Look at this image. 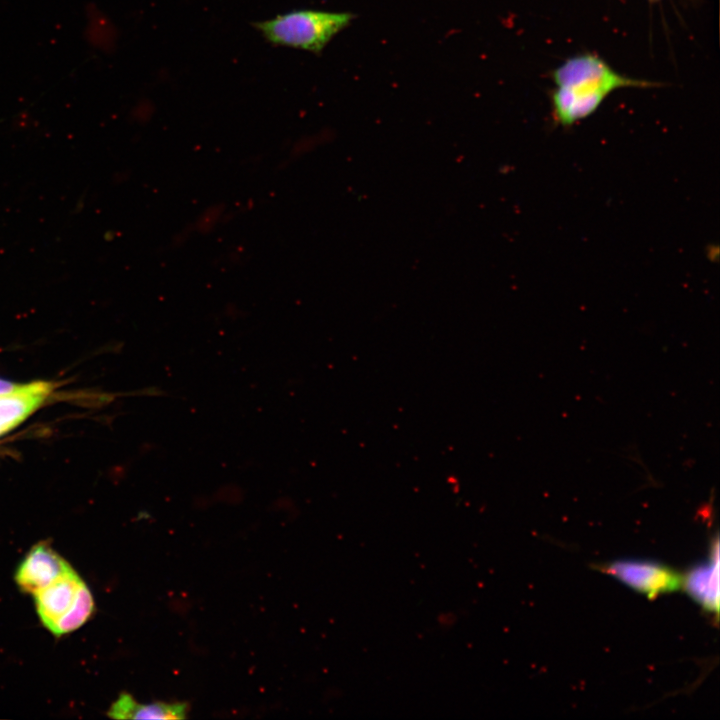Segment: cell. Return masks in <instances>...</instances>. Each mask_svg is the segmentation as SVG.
I'll list each match as a JSON object with an SVG mask.
<instances>
[{"label": "cell", "mask_w": 720, "mask_h": 720, "mask_svg": "<svg viewBox=\"0 0 720 720\" xmlns=\"http://www.w3.org/2000/svg\"><path fill=\"white\" fill-rule=\"evenodd\" d=\"M648 1L654 3V2H659L660 0H648Z\"/></svg>", "instance_id": "obj_11"}, {"label": "cell", "mask_w": 720, "mask_h": 720, "mask_svg": "<svg viewBox=\"0 0 720 720\" xmlns=\"http://www.w3.org/2000/svg\"><path fill=\"white\" fill-rule=\"evenodd\" d=\"M54 388L53 383L36 381L0 395V436L22 423L38 409Z\"/></svg>", "instance_id": "obj_6"}, {"label": "cell", "mask_w": 720, "mask_h": 720, "mask_svg": "<svg viewBox=\"0 0 720 720\" xmlns=\"http://www.w3.org/2000/svg\"><path fill=\"white\" fill-rule=\"evenodd\" d=\"M601 569L649 598L677 591L683 585V576L654 562L616 561Z\"/></svg>", "instance_id": "obj_3"}, {"label": "cell", "mask_w": 720, "mask_h": 720, "mask_svg": "<svg viewBox=\"0 0 720 720\" xmlns=\"http://www.w3.org/2000/svg\"><path fill=\"white\" fill-rule=\"evenodd\" d=\"M355 17L351 12L300 9L256 22L255 27L274 45L318 55Z\"/></svg>", "instance_id": "obj_2"}, {"label": "cell", "mask_w": 720, "mask_h": 720, "mask_svg": "<svg viewBox=\"0 0 720 720\" xmlns=\"http://www.w3.org/2000/svg\"><path fill=\"white\" fill-rule=\"evenodd\" d=\"M683 585L688 594L705 610L718 615L719 544L717 538L712 546L709 561L692 568L687 576L683 577Z\"/></svg>", "instance_id": "obj_7"}, {"label": "cell", "mask_w": 720, "mask_h": 720, "mask_svg": "<svg viewBox=\"0 0 720 720\" xmlns=\"http://www.w3.org/2000/svg\"><path fill=\"white\" fill-rule=\"evenodd\" d=\"M20 385L0 379V395L10 393L16 390Z\"/></svg>", "instance_id": "obj_10"}, {"label": "cell", "mask_w": 720, "mask_h": 720, "mask_svg": "<svg viewBox=\"0 0 720 720\" xmlns=\"http://www.w3.org/2000/svg\"><path fill=\"white\" fill-rule=\"evenodd\" d=\"M84 583L80 575L71 568L33 594L39 619L49 631L71 608Z\"/></svg>", "instance_id": "obj_5"}, {"label": "cell", "mask_w": 720, "mask_h": 720, "mask_svg": "<svg viewBox=\"0 0 720 720\" xmlns=\"http://www.w3.org/2000/svg\"><path fill=\"white\" fill-rule=\"evenodd\" d=\"M71 568L48 541H41L28 551L18 565L15 582L22 592L34 594Z\"/></svg>", "instance_id": "obj_4"}, {"label": "cell", "mask_w": 720, "mask_h": 720, "mask_svg": "<svg viewBox=\"0 0 720 720\" xmlns=\"http://www.w3.org/2000/svg\"><path fill=\"white\" fill-rule=\"evenodd\" d=\"M188 712L184 702L140 704L127 693L111 705L107 715L114 719H183Z\"/></svg>", "instance_id": "obj_8"}, {"label": "cell", "mask_w": 720, "mask_h": 720, "mask_svg": "<svg viewBox=\"0 0 720 720\" xmlns=\"http://www.w3.org/2000/svg\"><path fill=\"white\" fill-rule=\"evenodd\" d=\"M94 610V598L84 583L71 608L55 623L50 632L57 637L73 632L88 621Z\"/></svg>", "instance_id": "obj_9"}, {"label": "cell", "mask_w": 720, "mask_h": 720, "mask_svg": "<svg viewBox=\"0 0 720 720\" xmlns=\"http://www.w3.org/2000/svg\"><path fill=\"white\" fill-rule=\"evenodd\" d=\"M551 104L554 119L571 126L593 114L615 90L649 88L657 84L615 71L595 54L568 58L552 72Z\"/></svg>", "instance_id": "obj_1"}]
</instances>
